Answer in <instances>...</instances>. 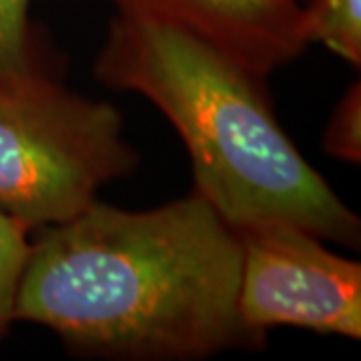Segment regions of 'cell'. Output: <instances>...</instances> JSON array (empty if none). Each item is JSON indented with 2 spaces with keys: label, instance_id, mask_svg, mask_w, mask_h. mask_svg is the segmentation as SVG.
<instances>
[{
  "label": "cell",
  "instance_id": "1",
  "mask_svg": "<svg viewBox=\"0 0 361 361\" xmlns=\"http://www.w3.org/2000/svg\"><path fill=\"white\" fill-rule=\"evenodd\" d=\"M241 237L197 191L127 211L94 201L40 227L14 319L106 360H201L257 348L237 307Z\"/></svg>",
  "mask_w": 361,
  "mask_h": 361
},
{
  "label": "cell",
  "instance_id": "2",
  "mask_svg": "<svg viewBox=\"0 0 361 361\" xmlns=\"http://www.w3.org/2000/svg\"><path fill=\"white\" fill-rule=\"evenodd\" d=\"M97 78L167 116L193 167L195 191L235 229L283 223L360 247L361 221L297 151L263 77L179 28L115 14Z\"/></svg>",
  "mask_w": 361,
  "mask_h": 361
},
{
  "label": "cell",
  "instance_id": "3",
  "mask_svg": "<svg viewBox=\"0 0 361 361\" xmlns=\"http://www.w3.org/2000/svg\"><path fill=\"white\" fill-rule=\"evenodd\" d=\"M137 165L113 104L44 68L0 78V211L30 231L78 215Z\"/></svg>",
  "mask_w": 361,
  "mask_h": 361
},
{
  "label": "cell",
  "instance_id": "4",
  "mask_svg": "<svg viewBox=\"0 0 361 361\" xmlns=\"http://www.w3.org/2000/svg\"><path fill=\"white\" fill-rule=\"evenodd\" d=\"M241 237L239 315L249 329L301 327L361 337V265L295 225L237 229Z\"/></svg>",
  "mask_w": 361,
  "mask_h": 361
},
{
  "label": "cell",
  "instance_id": "5",
  "mask_svg": "<svg viewBox=\"0 0 361 361\" xmlns=\"http://www.w3.org/2000/svg\"><path fill=\"white\" fill-rule=\"evenodd\" d=\"M116 14L179 28L267 78L310 47L301 0H109Z\"/></svg>",
  "mask_w": 361,
  "mask_h": 361
},
{
  "label": "cell",
  "instance_id": "6",
  "mask_svg": "<svg viewBox=\"0 0 361 361\" xmlns=\"http://www.w3.org/2000/svg\"><path fill=\"white\" fill-rule=\"evenodd\" d=\"M307 42H322L349 65H361V0L303 2Z\"/></svg>",
  "mask_w": 361,
  "mask_h": 361
},
{
  "label": "cell",
  "instance_id": "7",
  "mask_svg": "<svg viewBox=\"0 0 361 361\" xmlns=\"http://www.w3.org/2000/svg\"><path fill=\"white\" fill-rule=\"evenodd\" d=\"M32 0H0V78L42 68L30 20Z\"/></svg>",
  "mask_w": 361,
  "mask_h": 361
},
{
  "label": "cell",
  "instance_id": "8",
  "mask_svg": "<svg viewBox=\"0 0 361 361\" xmlns=\"http://www.w3.org/2000/svg\"><path fill=\"white\" fill-rule=\"evenodd\" d=\"M30 229L0 211V341L8 336L20 275L30 251Z\"/></svg>",
  "mask_w": 361,
  "mask_h": 361
},
{
  "label": "cell",
  "instance_id": "9",
  "mask_svg": "<svg viewBox=\"0 0 361 361\" xmlns=\"http://www.w3.org/2000/svg\"><path fill=\"white\" fill-rule=\"evenodd\" d=\"M325 153L345 163L361 161V82L355 80L339 99L323 133Z\"/></svg>",
  "mask_w": 361,
  "mask_h": 361
}]
</instances>
